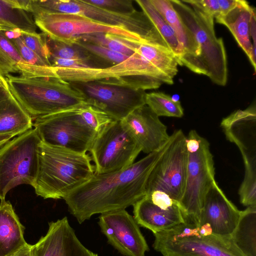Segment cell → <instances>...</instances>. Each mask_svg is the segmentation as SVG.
<instances>
[{"label": "cell", "mask_w": 256, "mask_h": 256, "mask_svg": "<svg viewBox=\"0 0 256 256\" xmlns=\"http://www.w3.org/2000/svg\"><path fill=\"white\" fill-rule=\"evenodd\" d=\"M160 149L120 170L94 175L64 198L70 212L82 224L95 214L125 209L146 195L150 172L168 148Z\"/></svg>", "instance_id": "obj_1"}, {"label": "cell", "mask_w": 256, "mask_h": 256, "mask_svg": "<svg viewBox=\"0 0 256 256\" xmlns=\"http://www.w3.org/2000/svg\"><path fill=\"white\" fill-rule=\"evenodd\" d=\"M38 158V170L32 187L36 195L44 199H64L94 174L88 154L50 146L41 142Z\"/></svg>", "instance_id": "obj_2"}, {"label": "cell", "mask_w": 256, "mask_h": 256, "mask_svg": "<svg viewBox=\"0 0 256 256\" xmlns=\"http://www.w3.org/2000/svg\"><path fill=\"white\" fill-rule=\"evenodd\" d=\"M10 90L31 118H38L86 102L70 82L60 78H25L8 74Z\"/></svg>", "instance_id": "obj_3"}, {"label": "cell", "mask_w": 256, "mask_h": 256, "mask_svg": "<svg viewBox=\"0 0 256 256\" xmlns=\"http://www.w3.org/2000/svg\"><path fill=\"white\" fill-rule=\"evenodd\" d=\"M25 10L34 18L43 14L52 13L82 16L99 22L126 29L144 42L168 48L154 24L142 11L137 10L132 14H119L90 4L84 0H28Z\"/></svg>", "instance_id": "obj_4"}, {"label": "cell", "mask_w": 256, "mask_h": 256, "mask_svg": "<svg viewBox=\"0 0 256 256\" xmlns=\"http://www.w3.org/2000/svg\"><path fill=\"white\" fill-rule=\"evenodd\" d=\"M154 234L152 246L164 256H244L231 236L190 221Z\"/></svg>", "instance_id": "obj_5"}, {"label": "cell", "mask_w": 256, "mask_h": 256, "mask_svg": "<svg viewBox=\"0 0 256 256\" xmlns=\"http://www.w3.org/2000/svg\"><path fill=\"white\" fill-rule=\"evenodd\" d=\"M170 0L199 46L195 73L205 75L214 84L224 86L228 80L226 54L222 38H218L215 34L214 18L182 0Z\"/></svg>", "instance_id": "obj_6"}, {"label": "cell", "mask_w": 256, "mask_h": 256, "mask_svg": "<svg viewBox=\"0 0 256 256\" xmlns=\"http://www.w3.org/2000/svg\"><path fill=\"white\" fill-rule=\"evenodd\" d=\"M186 146V182L180 205L186 220L197 224L204 196L216 181L214 162L208 142L195 130L190 131Z\"/></svg>", "instance_id": "obj_7"}, {"label": "cell", "mask_w": 256, "mask_h": 256, "mask_svg": "<svg viewBox=\"0 0 256 256\" xmlns=\"http://www.w3.org/2000/svg\"><path fill=\"white\" fill-rule=\"evenodd\" d=\"M41 140L34 128L9 140L0 148V200L22 184L34 186L38 170Z\"/></svg>", "instance_id": "obj_8"}, {"label": "cell", "mask_w": 256, "mask_h": 256, "mask_svg": "<svg viewBox=\"0 0 256 256\" xmlns=\"http://www.w3.org/2000/svg\"><path fill=\"white\" fill-rule=\"evenodd\" d=\"M85 102L35 119L33 126L41 142L86 154L98 134L82 115L80 108Z\"/></svg>", "instance_id": "obj_9"}, {"label": "cell", "mask_w": 256, "mask_h": 256, "mask_svg": "<svg viewBox=\"0 0 256 256\" xmlns=\"http://www.w3.org/2000/svg\"><path fill=\"white\" fill-rule=\"evenodd\" d=\"M222 127L226 138L238 148L244 162V176L238 194L244 206H256V106L234 111L222 119Z\"/></svg>", "instance_id": "obj_10"}, {"label": "cell", "mask_w": 256, "mask_h": 256, "mask_svg": "<svg viewBox=\"0 0 256 256\" xmlns=\"http://www.w3.org/2000/svg\"><path fill=\"white\" fill-rule=\"evenodd\" d=\"M142 148L122 120H114L96 136L89 150L94 174L124 169L134 163Z\"/></svg>", "instance_id": "obj_11"}, {"label": "cell", "mask_w": 256, "mask_h": 256, "mask_svg": "<svg viewBox=\"0 0 256 256\" xmlns=\"http://www.w3.org/2000/svg\"><path fill=\"white\" fill-rule=\"evenodd\" d=\"M170 144L148 177L146 194L160 190L179 203L184 192L188 164L186 136L182 130L170 136Z\"/></svg>", "instance_id": "obj_12"}, {"label": "cell", "mask_w": 256, "mask_h": 256, "mask_svg": "<svg viewBox=\"0 0 256 256\" xmlns=\"http://www.w3.org/2000/svg\"><path fill=\"white\" fill-rule=\"evenodd\" d=\"M34 18L38 28L48 37L67 44H73L81 36L96 33H108L135 42H144L140 37L126 29L78 14H43Z\"/></svg>", "instance_id": "obj_13"}, {"label": "cell", "mask_w": 256, "mask_h": 256, "mask_svg": "<svg viewBox=\"0 0 256 256\" xmlns=\"http://www.w3.org/2000/svg\"><path fill=\"white\" fill-rule=\"evenodd\" d=\"M86 102L120 120L136 108L146 104L144 90L106 84L98 80L70 82Z\"/></svg>", "instance_id": "obj_14"}, {"label": "cell", "mask_w": 256, "mask_h": 256, "mask_svg": "<svg viewBox=\"0 0 256 256\" xmlns=\"http://www.w3.org/2000/svg\"><path fill=\"white\" fill-rule=\"evenodd\" d=\"M98 224L108 242L124 256H144L149 248L134 218L125 209L102 214Z\"/></svg>", "instance_id": "obj_15"}, {"label": "cell", "mask_w": 256, "mask_h": 256, "mask_svg": "<svg viewBox=\"0 0 256 256\" xmlns=\"http://www.w3.org/2000/svg\"><path fill=\"white\" fill-rule=\"evenodd\" d=\"M241 212L214 181L204 196L197 224L208 226L215 234L230 236Z\"/></svg>", "instance_id": "obj_16"}, {"label": "cell", "mask_w": 256, "mask_h": 256, "mask_svg": "<svg viewBox=\"0 0 256 256\" xmlns=\"http://www.w3.org/2000/svg\"><path fill=\"white\" fill-rule=\"evenodd\" d=\"M32 256H98L85 247L64 216L48 223L46 234L32 245Z\"/></svg>", "instance_id": "obj_17"}, {"label": "cell", "mask_w": 256, "mask_h": 256, "mask_svg": "<svg viewBox=\"0 0 256 256\" xmlns=\"http://www.w3.org/2000/svg\"><path fill=\"white\" fill-rule=\"evenodd\" d=\"M122 120L142 151L147 154L160 149L170 139L166 126L146 104L136 108Z\"/></svg>", "instance_id": "obj_18"}, {"label": "cell", "mask_w": 256, "mask_h": 256, "mask_svg": "<svg viewBox=\"0 0 256 256\" xmlns=\"http://www.w3.org/2000/svg\"><path fill=\"white\" fill-rule=\"evenodd\" d=\"M133 207L134 218L138 225L150 230L154 234L171 228L186 221L178 204L168 208H163L154 204L145 196Z\"/></svg>", "instance_id": "obj_19"}, {"label": "cell", "mask_w": 256, "mask_h": 256, "mask_svg": "<svg viewBox=\"0 0 256 256\" xmlns=\"http://www.w3.org/2000/svg\"><path fill=\"white\" fill-rule=\"evenodd\" d=\"M174 31L182 50L180 66H185L195 73L196 60L200 47L190 29L184 24L170 0H150Z\"/></svg>", "instance_id": "obj_20"}, {"label": "cell", "mask_w": 256, "mask_h": 256, "mask_svg": "<svg viewBox=\"0 0 256 256\" xmlns=\"http://www.w3.org/2000/svg\"><path fill=\"white\" fill-rule=\"evenodd\" d=\"M0 27V75L19 73L25 78H59L55 68L39 66L26 62Z\"/></svg>", "instance_id": "obj_21"}, {"label": "cell", "mask_w": 256, "mask_h": 256, "mask_svg": "<svg viewBox=\"0 0 256 256\" xmlns=\"http://www.w3.org/2000/svg\"><path fill=\"white\" fill-rule=\"evenodd\" d=\"M254 10L246 1L241 0L228 14L217 17L216 20L230 30L256 72V52L253 49L250 34V22Z\"/></svg>", "instance_id": "obj_22"}, {"label": "cell", "mask_w": 256, "mask_h": 256, "mask_svg": "<svg viewBox=\"0 0 256 256\" xmlns=\"http://www.w3.org/2000/svg\"><path fill=\"white\" fill-rule=\"evenodd\" d=\"M24 227L10 201L0 203V256H12L27 244Z\"/></svg>", "instance_id": "obj_23"}, {"label": "cell", "mask_w": 256, "mask_h": 256, "mask_svg": "<svg viewBox=\"0 0 256 256\" xmlns=\"http://www.w3.org/2000/svg\"><path fill=\"white\" fill-rule=\"evenodd\" d=\"M32 126V118L12 95L0 101V136H19Z\"/></svg>", "instance_id": "obj_24"}, {"label": "cell", "mask_w": 256, "mask_h": 256, "mask_svg": "<svg viewBox=\"0 0 256 256\" xmlns=\"http://www.w3.org/2000/svg\"><path fill=\"white\" fill-rule=\"evenodd\" d=\"M230 236L244 256H256V206L242 210Z\"/></svg>", "instance_id": "obj_25"}, {"label": "cell", "mask_w": 256, "mask_h": 256, "mask_svg": "<svg viewBox=\"0 0 256 256\" xmlns=\"http://www.w3.org/2000/svg\"><path fill=\"white\" fill-rule=\"evenodd\" d=\"M0 27L36 33L38 26L31 14L22 9L16 0H0Z\"/></svg>", "instance_id": "obj_26"}, {"label": "cell", "mask_w": 256, "mask_h": 256, "mask_svg": "<svg viewBox=\"0 0 256 256\" xmlns=\"http://www.w3.org/2000/svg\"><path fill=\"white\" fill-rule=\"evenodd\" d=\"M135 2L156 28L168 48L175 56L178 65H180L183 54L182 50L170 26L150 0H136Z\"/></svg>", "instance_id": "obj_27"}, {"label": "cell", "mask_w": 256, "mask_h": 256, "mask_svg": "<svg viewBox=\"0 0 256 256\" xmlns=\"http://www.w3.org/2000/svg\"><path fill=\"white\" fill-rule=\"evenodd\" d=\"M138 48L156 68L174 79L178 72V64L168 48L146 42H140Z\"/></svg>", "instance_id": "obj_28"}, {"label": "cell", "mask_w": 256, "mask_h": 256, "mask_svg": "<svg viewBox=\"0 0 256 256\" xmlns=\"http://www.w3.org/2000/svg\"><path fill=\"white\" fill-rule=\"evenodd\" d=\"M76 42L100 45L128 56L134 53L140 43L108 33L84 35L78 38L74 42Z\"/></svg>", "instance_id": "obj_29"}, {"label": "cell", "mask_w": 256, "mask_h": 256, "mask_svg": "<svg viewBox=\"0 0 256 256\" xmlns=\"http://www.w3.org/2000/svg\"><path fill=\"white\" fill-rule=\"evenodd\" d=\"M145 103L158 117L182 118L184 110L180 101L162 92L146 93Z\"/></svg>", "instance_id": "obj_30"}, {"label": "cell", "mask_w": 256, "mask_h": 256, "mask_svg": "<svg viewBox=\"0 0 256 256\" xmlns=\"http://www.w3.org/2000/svg\"><path fill=\"white\" fill-rule=\"evenodd\" d=\"M46 43L50 58L83 60L92 62L96 60L76 44H67L53 40L46 36Z\"/></svg>", "instance_id": "obj_31"}, {"label": "cell", "mask_w": 256, "mask_h": 256, "mask_svg": "<svg viewBox=\"0 0 256 256\" xmlns=\"http://www.w3.org/2000/svg\"><path fill=\"white\" fill-rule=\"evenodd\" d=\"M98 81L109 84L128 87L143 90L156 89L163 83L154 78L144 76H131L116 78H108Z\"/></svg>", "instance_id": "obj_32"}, {"label": "cell", "mask_w": 256, "mask_h": 256, "mask_svg": "<svg viewBox=\"0 0 256 256\" xmlns=\"http://www.w3.org/2000/svg\"><path fill=\"white\" fill-rule=\"evenodd\" d=\"M2 30L26 62L36 66H48L24 44L21 36L20 30L8 28H2Z\"/></svg>", "instance_id": "obj_33"}, {"label": "cell", "mask_w": 256, "mask_h": 256, "mask_svg": "<svg viewBox=\"0 0 256 256\" xmlns=\"http://www.w3.org/2000/svg\"><path fill=\"white\" fill-rule=\"evenodd\" d=\"M76 44L98 60H103L110 64V66L119 64L128 56L113 51L104 46L82 42H76Z\"/></svg>", "instance_id": "obj_34"}, {"label": "cell", "mask_w": 256, "mask_h": 256, "mask_svg": "<svg viewBox=\"0 0 256 256\" xmlns=\"http://www.w3.org/2000/svg\"><path fill=\"white\" fill-rule=\"evenodd\" d=\"M24 44L36 54L48 66H52L50 62V54L46 43V35L44 33H29L20 32Z\"/></svg>", "instance_id": "obj_35"}, {"label": "cell", "mask_w": 256, "mask_h": 256, "mask_svg": "<svg viewBox=\"0 0 256 256\" xmlns=\"http://www.w3.org/2000/svg\"><path fill=\"white\" fill-rule=\"evenodd\" d=\"M90 4L110 12L123 14H132L137 10L134 8L132 0H84Z\"/></svg>", "instance_id": "obj_36"}, {"label": "cell", "mask_w": 256, "mask_h": 256, "mask_svg": "<svg viewBox=\"0 0 256 256\" xmlns=\"http://www.w3.org/2000/svg\"><path fill=\"white\" fill-rule=\"evenodd\" d=\"M192 8L204 14L216 18L219 16V5L218 0H182Z\"/></svg>", "instance_id": "obj_37"}, {"label": "cell", "mask_w": 256, "mask_h": 256, "mask_svg": "<svg viewBox=\"0 0 256 256\" xmlns=\"http://www.w3.org/2000/svg\"><path fill=\"white\" fill-rule=\"evenodd\" d=\"M50 62L52 66L56 68H96L92 62L83 60L50 58Z\"/></svg>", "instance_id": "obj_38"}, {"label": "cell", "mask_w": 256, "mask_h": 256, "mask_svg": "<svg viewBox=\"0 0 256 256\" xmlns=\"http://www.w3.org/2000/svg\"><path fill=\"white\" fill-rule=\"evenodd\" d=\"M146 196H148L154 204L163 208H168L175 204H179L162 191L154 190Z\"/></svg>", "instance_id": "obj_39"}, {"label": "cell", "mask_w": 256, "mask_h": 256, "mask_svg": "<svg viewBox=\"0 0 256 256\" xmlns=\"http://www.w3.org/2000/svg\"><path fill=\"white\" fill-rule=\"evenodd\" d=\"M240 0H218L220 8L219 16L218 17L224 16L228 14L240 3Z\"/></svg>", "instance_id": "obj_40"}, {"label": "cell", "mask_w": 256, "mask_h": 256, "mask_svg": "<svg viewBox=\"0 0 256 256\" xmlns=\"http://www.w3.org/2000/svg\"><path fill=\"white\" fill-rule=\"evenodd\" d=\"M12 95L6 78L0 75V101L8 98Z\"/></svg>", "instance_id": "obj_41"}, {"label": "cell", "mask_w": 256, "mask_h": 256, "mask_svg": "<svg viewBox=\"0 0 256 256\" xmlns=\"http://www.w3.org/2000/svg\"><path fill=\"white\" fill-rule=\"evenodd\" d=\"M256 10H254L250 22V38H252V44L253 49L256 52Z\"/></svg>", "instance_id": "obj_42"}, {"label": "cell", "mask_w": 256, "mask_h": 256, "mask_svg": "<svg viewBox=\"0 0 256 256\" xmlns=\"http://www.w3.org/2000/svg\"><path fill=\"white\" fill-rule=\"evenodd\" d=\"M32 244H27L26 246L22 248L12 256H32Z\"/></svg>", "instance_id": "obj_43"}, {"label": "cell", "mask_w": 256, "mask_h": 256, "mask_svg": "<svg viewBox=\"0 0 256 256\" xmlns=\"http://www.w3.org/2000/svg\"><path fill=\"white\" fill-rule=\"evenodd\" d=\"M12 138L10 136H0V148Z\"/></svg>", "instance_id": "obj_44"}]
</instances>
